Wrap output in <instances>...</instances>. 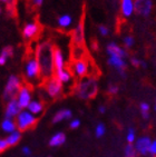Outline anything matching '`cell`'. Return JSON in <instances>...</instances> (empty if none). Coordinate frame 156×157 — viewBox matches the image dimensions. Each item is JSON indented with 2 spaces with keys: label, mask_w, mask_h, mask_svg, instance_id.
<instances>
[{
  "label": "cell",
  "mask_w": 156,
  "mask_h": 157,
  "mask_svg": "<svg viewBox=\"0 0 156 157\" xmlns=\"http://www.w3.org/2000/svg\"><path fill=\"white\" fill-rule=\"evenodd\" d=\"M20 138H21V134L19 132H14V133H11L9 136L7 137V142H8L9 146H14L16 144H18Z\"/></svg>",
  "instance_id": "cell-21"
},
{
  "label": "cell",
  "mask_w": 156,
  "mask_h": 157,
  "mask_svg": "<svg viewBox=\"0 0 156 157\" xmlns=\"http://www.w3.org/2000/svg\"><path fill=\"white\" fill-rule=\"evenodd\" d=\"M21 87H22V82H21L20 79L17 76H10L6 84L5 90H3V99L8 101V103L14 100L16 97H18L19 93L21 90Z\"/></svg>",
  "instance_id": "cell-6"
},
{
  "label": "cell",
  "mask_w": 156,
  "mask_h": 157,
  "mask_svg": "<svg viewBox=\"0 0 156 157\" xmlns=\"http://www.w3.org/2000/svg\"><path fill=\"white\" fill-rule=\"evenodd\" d=\"M54 63H55V74L64 70L65 63H64L63 52H61V49L56 44L54 46Z\"/></svg>",
  "instance_id": "cell-14"
},
{
  "label": "cell",
  "mask_w": 156,
  "mask_h": 157,
  "mask_svg": "<svg viewBox=\"0 0 156 157\" xmlns=\"http://www.w3.org/2000/svg\"><path fill=\"white\" fill-rule=\"evenodd\" d=\"M150 155L152 157H156V140H154V142L152 143L150 151Z\"/></svg>",
  "instance_id": "cell-33"
},
{
  "label": "cell",
  "mask_w": 156,
  "mask_h": 157,
  "mask_svg": "<svg viewBox=\"0 0 156 157\" xmlns=\"http://www.w3.org/2000/svg\"><path fill=\"white\" fill-rule=\"evenodd\" d=\"M85 19H86V1L83 3L81 15L79 18V22L76 29L69 31L68 36L70 37V41L75 42L77 45H85Z\"/></svg>",
  "instance_id": "cell-4"
},
{
  "label": "cell",
  "mask_w": 156,
  "mask_h": 157,
  "mask_svg": "<svg viewBox=\"0 0 156 157\" xmlns=\"http://www.w3.org/2000/svg\"><path fill=\"white\" fill-rule=\"evenodd\" d=\"M45 33V26L40 22L39 13L33 17V22L25 24L21 30V37L25 45H33L35 42H38L44 37Z\"/></svg>",
  "instance_id": "cell-2"
},
{
  "label": "cell",
  "mask_w": 156,
  "mask_h": 157,
  "mask_svg": "<svg viewBox=\"0 0 156 157\" xmlns=\"http://www.w3.org/2000/svg\"><path fill=\"white\" fill-rule=\"evenodd\" d=\"M16 127H17V124H16L15 121H11V119H5V121L1 123V128H2L3 132H6V133H14L16 132Z\"/></svg>",
  "instance_id": "cell-18"
},
{
  "label": "cell",
  "mask_w": 156,
  "mask_h": 157,
  "mask_svg": "<svg viewBox=\"0 0 156 157\" xmlns=\"http://www.w3.org/2000/svg\"><path fill=\"white\" fill-rule=\"evenodd\" d=\"M57 21H58V24H59L60 27L66 28L72 24V18H70V16L65 15V16H61V17H58Z\"/></svg>",
  "instance_id": "cell-23"
},
{
  "label": "cell",
  "mask_w": 156,
  "mask_h": 157,
  "mask_svg": "<svg viewBox=\"0 0 156 157\" xmlns=\"http://www.w3.org/2000/svg\"><path fill=\"white\" fill-rule=\"evenodd\" d=\"M98 28H99V31H100V33H102L103 36H107L108 33H109V29H108L106 26H104V25H100Z\"/></svg>",
  "instance_id": "cell-32"
},
{
  "label": "cell",
  "mask_w": 156,
  "mask_h": 157,
  "mask_svg": "<svg viewBox=\"0 0 156 157\" xmlns=\"http://www.w3.org/2000/svg\"><path fill=\"white\" fill-rule=\"evenodd\" d=\"M72 112L68 110V109H63L58 112L56 115L54 116V119H53V123H59V121H64V119H68V118L72 117Z\"/></svg>",
  "instance_id": "cell-19"
},
{
  "label": "cell",
  "mask_w": 156,
  "mask_h": 157,
  "mask_svg": "<svg viewBox=\"0 0 156 157\" xmlns=\"http://www.w3.org/2000/svg\"><path fill=\"white\" fill-rule=\"evenodd\" d=\"M5 12H6V16L8 17V18L15 19L17 25L19 24V21H18V16H19L18 0H7Z\"/></svg>",
  "instance_id": "cell-11"
},
{
  "label": "cell",
  "mask_w": 156,
  "mask_h": 157,
  "mask_svg": "<svg viewBox=\"0 0 156 157\" xmlns=\"http://www.w3.org/2000/svg\"><path fill=\"white\" fill-rule=\"evenodd\" d=\"M35 2H36V5H37V7H40L42 5V0H35Z\"/></svg>",
  "instance_id": "cell-39"
},
{
  "label": "cell",
  "mask_w": 156,
  "mask_h": 157,
  "mask_svg": "<svg viewBox=\"0 0 156 157\" xmlns=\"http://www.w3.org/2000/svg\"><path fill=\"white\" fill-rule=\"evenodd\" d=\"M120 2H122V13L124 17H129L133 11L132 0H120Z\"/></svg>",
  "instance_id": "cell-17"
},
{
  "label": "cell",
  "mask_w": 156,
  "mask_h": 157,
  "mask_svg": "<svg viewBox=\"0 0 156 157\" xmlns=\"http://www.w3.org/2000/svg\"><path fill=\"white\" fill-rule=\"evenodd\" d=\"M107 52L111 55V56H117V57H120V58H123V59L128 56L127 50H124L123 48H120L119 46H117L115 42H111V44L107 46Z\"/></svg>",
  "instance_id": "cell-15"
},
{
  "label": "cell",
  "mask_w": 156,
  "mask_h": 157,
  "mask_svg": "<svg viewBox=\"0 0 156 157\" xmlns=\"http://www.w3.org/2000/svg\"><path fill=\"white\" fill-rule=\"evenodd\" d=\"M16 124H17V128L21 132L27 130L29 128H33L35 125L37 124L36 117L29 112H21L16 119Z\"/></svg>",
  "instance_id": "cell-7"
},
{
  "label": "cell",
  "mask_w": 156,
  "mask_h": 157,
  "mask_svg": "<svg viewBox=\"0 0 156 157\" xmlns=\"http://www.w3.org/2000/svg\"><path fill=\"white\" fill-rule=\"evenodd\" d=\"M99 113L104 114V113H105V107H99Z\"/></svg>",
  "instance_id": "cell-40"
},
{
  "label": "cell",
  "mask_w": 156,
  "mask_h": 157,
  "mask_svg": "<svg viewBox=\"0 0 156 157\" xmlns=\"http://www.w3.org/2000/svg\"><path fill=\"white\" fill-rule=\"evenodd\" d=\"M141 61L142 60H138L137 58H135V57H131V63H132L134 67H136V68L141 66Z\"/></svg>",
  "instance_id": "cell-34"
},
{
  "label": "cell",
  "mask_w": 156,
  "mask_h": 157,
  "mask_svg": "<svg viewBox=\"0 0 156 157\" xmlns=\"http://www.w3.org/2000/svg\"><path fill=\"white\" fill-rule=\"evenodd\" d=\"M74 93L81 99H93L98 93V86H97V79L93 77H86L81 80H78L75 86Z\"/></svg>",
  "instance_id": "cell-3"
},
{
  "label": "cell",
  "mask_w": 156,
  "mask_h": 157,
  "mask_svg": "<svg viewBox=\"0 0 156 157\" xmlns=\"http://www.w3.org/2000/svg\"><path fill=\"white\" fill-rule=\"evenodd\" d=\"M134 140H135V130L134 128H129L128 133H127V142L132 144Z\"/></svg>",
  "instance_id": "cell-29"
},
{
  "label": "cell",
  "mask_w": 156,
  "mask_h": 157,
  "mask_svg": "<svg viewBox=\"0 0 156 157\" xmlns=\"http://www.w3.org/2000/svg\"><path fill=\"white\" fill-rule=\"evenodd\" d=\"M1 55H3L6 58H11L12 56H14V48H12L11 46H6V47L2 49Z\"/></svg>",
  "instance_id": "cell-27"
},
{
  "label": "cell",
  "mask_w": 156,
  "mask_h": 157,
  "mask_svg": "<svg viewBox=\"0 0 156 157\" xmlns=\"http://www.w3.org/2000/svg\"><path fill=\"white\" fill-rule=\"evenodd\" d=\"M107 93L109 95H116L118 93V86L116 85H109L107 89Z\"/></svg>",
  "instance_id": "cell-30"
},
{
  "label": "cell",
  "mask_w": 156,
  "mask_h": 157,
  "mask_svg": "<svg viewBox=\"0 0 156 157\" xmlns=\"http://www.w3.org/2000/svg\"><path fill=\"white\" fill-rule=\"evenodd\" d=\"M136 148L132 144H128V145L125 147V157H136Z\"/></svg>",
  "instance_id": "cell-24"
},
{
  "label": "cell",
  "mask_w": 156,
  "mask_h": 157,
  "mask_svg": "<svg viewBox=\"0 0 156 157\" xmlns=\"http://www.w3.org/2000/svg\"><path fill=\"white\" fill-rule=\"evenodd\" d=\"M42 87L46 88L47 94L51 97V98H58L63 94V85L59 79L54 76L53 78H50L47 82L42 85Z\"/></svg>",
  "instance_id": "cell-8"
},
{
  "label": "cell",
  "mask_w": 156,
  "mask_h": 157,
  "mask_svg": "<svg viewBox=\"0 0 156 157\" xmlns=\"http://www.w3.org/2000/svg\"><path fill=\"white\" fill-rule=\"evenodd\" d=\"M6 61H7V58L5 57L3 55H1V56H0V65H1V66H3V65L6 63Z\"/></svg>",
  "instance_id": "cell-37"
},
{
  "label": "cell",
  "mask_w": 156,
  "mask_h": 157,
  "mask_svg": "<svg viewBox=\"0 0 156 157\" xmlns=\"http://www.w3.org/2000/svg\"><path fill=\"white\" fill-rule=\"evenodd\" d=\"M8 147H9V144L7 142V139H1L0 140V151L3 153V151H6Z\"/></svg>",
  "instance_id": "cell-31"
},
{
  "label": "cell",
  "mask_w": 156,
  "mask_h": 157,
  "mask_svg": "<svg viewBox=\"0 0 156 157\" xmlns=\"http://www.w3.org/2000/svg\"><path fill=\"white\" fill-rule=\"evenodd\" d=\"M28 109H29V113H31L33 115V114L38 115L44 110V106L40 101H31L30 105L28 106Z\"/></svg>",
  "instance_id": "cell-20"
},
{
  "label": "cell",
  "mask_w": 156,
  "mask_h": 157,
  "mask_svg": "<svg viewBox=\"0 0 156 157\" xmlns=\"http://www.w3.org/2000/svg\"><path fill=\"white\" fill-rule=\"evenodd\" d=\"M135 13L141 17H147L153 10V0H135Z\"/></svg>",
  "instance_id": "cell-10"
},
{
  "label": "cell",
  "mask_w": 156,
  "mask_h": 157,
  "mask_svg": "<svg viewBox=\"0 0 156 157\" xmlns=\"http://www.w3.org/2000/svg\"><path fill=\"white\" fill-rule=\"evenodd\" d=\"M155 110H156V106H155Z\"/></svg>",
  "instance_id": "cell-41"
},
{
  "label": "cell",
  "mask_w": 156,
  "mask_h": 157,
  "mask_svg": "<svg viewBox=\"0 0 156 157\" xmlns=\"http://www.w3.org/2000/svg\"><path fill=\"white\" fill-rule=\"evenodd\" d=\"M92 57L86 44L85 45H77L75 42H69V61L76 63L80 60H89Z\"/></svg>",
  "instance_id": "cell-5"
},
{
  "label": "cell",
  "mask_w": 156,
  "mask_h": 157,
  "mask_svg": "<svg viewBox=\"0 0 156 157\" xmlns=\"http://www.w3.org/2000/svg\"><path fill=\"white\" fill-rule=\"evenodd\" d=\"M90 47L93 49V52H99L100 46H99V41H98V39H97V37H95V36L90 37Z\"/></svg>",
  "instance_id": "cell-25"
},
{
  "label": "cell",
  "mask_w": 156,
  "mask_h": 157,
  "mask_svg": "<svg viewBox=\"0 0 156 157\" xmlns=\"http://www.w3.org/2000/svg\"><path fill=\"white\" fill-rule=\"evenodd\" d=\"M155 38H156V33H155Z\"/></svg>",
  "instance_id": "cell-42"
},
{
  "label": "cell",
  "mask_w": 156,
  "mask_h": 157,
  "mask_svg": "<svg viewBox=\"0 0 156 157\" xmlns=\"http://www.w3.org/2000/svg\"><path fill=\"white\" fill-rule=\"evenodd\" d=\"M139 107H141L142 113H145V112H148V110H150V106H148V104H146V103H142Z\"/></svg>",
  "instance_id": "cell-36"
},
{
  "label": "cell",
  "mask_w": 156,
  "mask_h": 157,
  "mask_svg": "<svg viewBox=\"0 0 156 157\" xmlns=\"http://www.w3.org/2000/svg\"><path fill=\"white\" fill-rule=\"evenodd\" d=\"M152 143L153 142H150V137L147 136H143L141 138H138L135 144V148L137 153H139L141 155H150Z\"/></svg>",
  "instance_id": "cell-12"
},
{
  "label": "cell",
  "mask_w": 156,
  "mask_h": 157,
  "mask_svg": "<svg viewBox=\"0 0 156 157\" xmlns=\"http://www.w3.org/2000/svg\"><path fill=\"white\" fill-rule=\"evenodd\" d=\"M95 134H96L97 137H102L104 134H105V126L104 124H98L95 129Z\"/></svg>",
  "instance_id": "cell-28"
},
{
  "label": "cell",
  "mask_w": 156,
  "mask_h": 157,
  "mask_svg": "<svg viewBox=\"0 0 156 157\" xmlns=\"http://www.w3.org/2000/svg\"><path fill=\"white\" fill-rule=\"evenodd\" d=\"M54 35L50 33L45 41L37 44L36 59L38 61L40 73H41V82L40 86L47 82L55 76V63H54Z\"/></svg>",
  "instance_id": "cell-1"
},
{
  "label": "cell",
  "mask_w": 156,
  "mask_h": 157,
  "mask_svg": "<svg viewBox=\"0 0 156 157\" xmlns=\"http://www.w3.org/2000/svg\"><path fill=\"white\" fill-rule=\"evenodd\" d=\"M20 105H19L18 100H11V101H9V103L7 104L6 106V112H5V117L7 118V119H11V118H14L15 116H18L19 114H20Z\"/></svg>",
  "instance_id": "cell-13"
},
{
  "label": "cell",
  "mask_w": 156,
  "mask_h": 157,
  "mask_svg": "<svg viewBox=\"0 0 156 157\" xmlns=\"http://www.w3.org/2000/svg\"><path fill=\"white\" fill-rule=\"evenodd\" d=\"M123 41H124L125 48H126L127 50H129V48L134 45V37H133V35H127V36L123 39Z\"/></svg>",
  "instance_id": "cell-26"
},
{
  "label": "cell",
  "mask_w": 156,
  "mask_h": 157,
  "mask_svg": "<svg viewBox=\"0 0 156 157\" xmlns=\"http://www.w3.org/2000/svg\"><path fill=\"white\" fill-rule=\"evenodd\" d=\"M22 153H24L25 155H30V148H28V147H24L22 148Z\"/></svg>",
  "instance_id": "cell-38"
},
{
  "label": "cell",
  "mask_w": 156,
  "mask_h": 157,
  "mask_svg": "<svg viewBox=\"0 0 156 157\" xmlns=\"http://www.w3.org/2000/svg\"><path fill=\"white\" fill-rule=\"evenodd\" d=\"M65 140H66L65 134L57 133V134H55L54 136L50 138V140H49V145L50 146H60L65 143Z\"/></svg>",
  "instance_id": "cell-16"
},
{
  "label": "cell",
  "mask_w": 156,
  "mask_h": 157,
  "mask_svg": "<svg viewBox=\"0 0 156 157\" xmlns=\"http://www.w3.org/2000/svg\"><path fill=\"white\" fill-rule=\"evenodd\" d=\"M79 125H80V121H78V119H74V121L70 123V128H72V129H75V128L79 127Z\"/></svg>",
  "instance_id": "cell-35"
},
{
  "label": "cell",
  "mask_w": 156,
  "mask_h": 157,
  "mask_svg": "<svg viewBox=\"0 0 156 157\" xmlns=\"http://www.w3.org/2000/svg\"><path fill=\"white\" fill-rule=\"evenodd\" d=\"M33 90V84L26 82L25 79H22V87L21 90L18 95V103L20 105L21 108H26L30 105V91Z\"/></svg>",
  "instance_id": "cell-9"
},
{
  "label": "cell",
  "mask_w": 156,
  "mask_h": 157,
  "mask_svg": "<svg viewBox=\"0 0 156 157\" xmlns=\"http://www.w3.org/2000/svg\"><path fill=\"white\" fill-rule=\"evenodd\" d=\"M55 76H56V77H57L61 82H68L69 80H70V78L72 77L67 69L66 70L64 69V70H61V71H59V73H56L55 74Z\"/></svg>",
  "instance_id": "cell-22"
}]
</instances>
